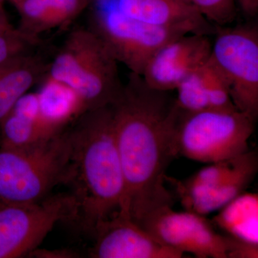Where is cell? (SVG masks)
Instances as JSON below:
<instances>
[{
  "label": "cell",
  "mask_w": 258,
  "mask_h": 258,
  "mask_svg": "<svg viewBox=\"0 0 258 258\" xmlns=\"http://www.w3.org/2000/svg\"><path fill=\"white\" fill-rule=\"evenodd\" d=\"M93 258H181L182 252L161 243L130 217L116 212L96 230Z\"/></svg>",
  "instance_id": "obj_11"
},
{
  "label": "cell",
  "mask_w": 258,
  "mask_h": 258,
  "mask_svg": "<svg viewBox=\"0 0 258 258\" xmlns=\"http://www.w3.org/2000/svg\"><path fill=\"white\" fill-rule=\"evenodd\" d=\"M93 0H23L17 7L18 29L28 36L40 39L45 32L63 28L87 9Z\"/></svg>",
  "instance_id": "obj_17"
},
{
  "label": "cell",
  "mask_w": 258,
  "mask_h": 258,
  "mask_svg": "<svg viewBox=\"0 0 258 258\" xmlns=\"http://www.w3.org/2000/svg\"><path fill=\"white\" fill-rule=\"evenodd\" d=\"M29 257L40 258H75L79 254L71 249H35L29 254Z\"/></svg>",
  "instance_id": "obj_23"
},
{
  "label": "cell",
  "mask_w": 258,
  "mask_h": 258,
  "mask_svg": "<svg viewBox=\"0 0 258 258\" xmlns=\"http://www.w3.org/2000/svg\"><path fill=\"white\" fill-rule=\"evenodd\" d=\"M210 37L186 34L168 42L148 62L142 75L144 81L159 91H175L180 83L210 60Z\"/></svg>",
  "instance_id": "obj_10"
},
{
  "label": "cell",
  "mask_w": 258,
  "mask_h": 258,
  "mask_svg": "<svg viewBox=\"0 0 258 258\" xmlns=\"http://www.w3.org/2000/svg\"><path fill=\"white\" fill-rule=\"evenodd\" d=\"M118 64L96 32L77 27L50 61L47 76L74 89L90 111L111 105L119 95Z\"/></svg>",
  "instance_id": "obj_3"
},
{
  "label": "cell",
  "mask_w": 258,
  "mask_h": 258,
  "mask_svg": "<svg viewBox=\"0 0 258 258\" xmlns=\"http://www.w3.org/2000/svg\"><path fill=\"white\" fill-rule=\"evenodd\" d=\"M15 28L10 22L4 6H0V32Z\"/></svg>",
  "instance_id": "obj_25"
},
{
  "label": "cell",
  "mask_w": 258,
  "mask_h": 258,
  "mask_svg": "<svg viewBox=\"0 0 258 258\" xmlns=\"http://www.w3.org/2000/svg\"><path fill=\"white\" fill-rule=\"evenodd\" d=\"M49 64L41 52L35 50L0 63V123L18 100L45 79Z\"/></svg>",
  "instance_id": "obj_16"
},
{
  "label": "cell",
  "mask_w": 258,
  "mask_h": 258,
  "mask_svg": "<svg viewBox=\"0 0 258 258\" xmlns=\"http://www.w3.org/2000/svg\"><path fill=\"white\" fill-rule=\"evenodd\" d=\"M211 58L225 76L237 110L258 116V28L251 23L222 27L215 34Z\"/></svg>",
  "instance_id": "obj_9"
},
{
  "label": "cell",
  "mask_w": 258,
  "mask_h": 258,
  "mask_svg": "<svg viewBox=\"0 0 258 258\" xmlns=\"http://www.w3.org/2000/svg\"><path fill=\"white\" fill-rule=\"evenodd\" d=\"M217 27H227L237 16L235 0H184Z\"/></svg>",
  "instance_id": "obj_20"
},
{
  "label": "cell",
  "mask_w": 258,
  "mask_h": 258,
  "mask_svg": "<svg viewBox=\"0 0 258 258\" xmlns=\"http://www.w3.org/2000/svg\"><path fill=\"white\" fill-rule=\"evenodd\" d=\"M70 145L66 130L23 149L0 147V206L37 203L64 184Z\"/></svg>",
  "instance_id": "obj_4"
},
{
  "label": "cell",
  "mask_w": 258,
  "mask_h": 258,
  "mask_svg": "<svg viewBox=\"0 0 258 258\" xmlns=\"http://www.w3.org/2000/svg\"><path fill=\"white\" fill-rule=\"evenodd\" d=\"M66 132L70 153L64 184L77 203L78 220L94 233L121 210L125 197L111 105L85 112Z\"/></svg>",
  "instance_id": "obj_2"
},
{
  "label": "cell",
  "mask_w": 258,
  "mask_h": 258,
  "mask_svg": "<svg viewBox=\"0 0 258 258\" xmlns=\"http://www.w3.org/2000/svg\"><path fill=\"white\" fill-rule=\"evenodd\" d=\"M236 8L244 18L251 20L257 18L258 15V0H235Z\"/></svg>",
  "instance_id": "obj_24"
},
{
  "label": "cell",
  "mask_w": 258,
  "mask_h": 258,
  "mask_svg": "<svg viewBox=\"0 0 258 258\" xmlns=\"http://www.w3.org/2000/svg\"><path fill=\"white\" fill-rule=\"evenodd\" d=\"M111 106L125 181L119 212L139 223L151 212L173 205L165 176L179 157L175 139L181 110L171 92L150 87L133 73Z\"/></svg>",
  "instance_id": "obj_1"
},
{
  "label": "cell",
  "mask_w": 258,
  "mask_h": 258,
  "mask_svg": "<svg viewBox=\"0 0 258 258\" xmlns=\"http://www.w3.org/2000/svg\"><path fill=\"white\" fill-rule=\"evenodd\" d=\"M5 0H0V6H4Z\"/></svg>",
  "instance_id": "obj_27"
},
{
  "label": "cell",
  "mask_w": 258,
  "mask_h": 258,
  "mask_svg": "<svg viewBox=\"0 0 258 258\" xmlns=\"http://www.w3.org/2000/svg\"><path fill=\"white\" fill-rule=\"evenodd\" d=\"M42 44L41 39L34 38L13 28L0 32V63L35 50Z\"/></svg>",
  "instance_id": "obj_21"
},
{
  "label": "cell",
  "mask_w": 258,
  "mask_h": 258,
  "mask_svg": "<svg viewBox=\"0 0 258 258\" xmlns=\"http://www.w3.org/2000/svg\"><path fill=\"white\" fill-rule=\"evenodd\" d=\"M256 120L237 109L181 111L176 133L178 156L212 164L249 151Z\"/></svg>",
  "instance_id": "obj_5"
},
{
  "label": "cell",
  "mask_w": 258,
  "mask_h": 258,
  "mask_svg": "<svg viewBox=\"0 0 258 258\" xmlns=\"http://www.w3.org/2000/svg\"></svg>",
  "instance_id": "obj_28"
},
{
  "label": "cell",
  "mask_w": 258,
  "mask_h": 258,
  "mask_svg": "<svg viewBox=\"0 0 258 258\" xmlns=\"http://www.w3.org/2000/svg\"><path fill=\"white\" fill-rule=\"evenodd\" d=\"M57 135L42 121L36 93L28 92L21 97L0 123L1 147L23 149Z\"/></svg>",
  "instance_id": "obj_15"
},
{
  "label": "cell",
  "mask_w": 258,
  "mask_h": 258,
  "mask_svg": "<svg viewBox=\"0 0 258 258\" xmlns=\"http://www.w3.org/2000/svg\"><path fill=\"white\" fill-rule=\"evenodd\" d=\"M8 1H9L12 5H14L15 8H16L23 0H8Z\"/></svg>",
  "instance_id": "obj_26"
},
{
  "label": "cell",
  "mask_w": 258,
  "mask_h": 258,
  "mask_svg": "<svg viewBox=\"0 0 258 258\" xmlns=\"http://www.w3.org/2000/svg\"><path fill=\"white\" fill-rule=\"evenodd\" d=\"M238 157L212 163L199 170L189 179L180 181L186 187H210L220 182L232 172Z\"/></svg>",
  "instance_id": "obj_22"
},
{
  "label": "cell",
  "mask_w": 258,
  "mask_h": 258,
  "mask_svg": "<svg viewBox=\"0 0 258 258\" xmlns=\"http://www.w3.org/2000/svg\"><path fill=\"white\" fill-rule=\"evenodd\" d=\"M175 91L176 105L184 113L237 109L228 83L211 57L180 83Z\"/></svg>",
  "instance_id": "obj_14"
},
{
  "label": "cell",
  "mask_w": 258,
  "mask_h": 258,
  "mask_svg": "<svg viewBox=\"0 0 258 258\" xmlns=\"http://www.w3.org/2000/svg\"><path fill=\"white\" fill-rule=\"evenodd\" d=\"M257 153L247 151L237 157L235 168L229 175L210 187H186L181 181L166 175V182L175 189L186 211L205 215L219 211L243 193L257 174Z\"/></svg>",
  "instance_id": "obj_12"
},
{
  "label": "cell",
  "mask_w": 258,
  "mask_h": 258,
  "mask_svg": "<svg viewBox=\"0 0 258 258\" xmlns=\"http://www.w3.org/2000/svg\"><path fill=\"white\" fill-rule=\"evenodd\" d=\"M112 1L123 14L154 26L209 36H214L220 28L208 21L184 0Z\"/></svg>",
  "instance_id": "obj_13"
},
{
  "label": "cell",
  "mask_w": 258,
  "mask_h": 258,
  "mask_svg": "<svg viewBox=\"0 0 258 258\" xmlns=\"http://www.w3.org/2000/svg\"><path fill=\"white\" fill-rule=\"evenodd\" d=\"M214 222L229 236L258 245V195L244 192L219 210Z\"/></svg>",
  "instance_id": "obj_19"
},
{
  "label": "cell",
  "mask_w": 258,
  "mask_h": 258,
  "mask_svg": "<svg viewBox=\"0 0 258 258\" xmlns=\"http://www.w3.org/2000/svg\"><path fill=\"white\" fill-rule=\"evenodd\" d=\"M89 27L106 44L118 63L141 75L161 47L184 32L142 23L126 16L112 0H93Z\"/></svg>",
  "instance_id": "obj_6"
},
{
  "label": "cell",
  "mask_w": 258,
  "mask_h": 258,
  "mask_svg": "<svg viewBox=\"0 0 258 258\" xmlns=\"http://www.w3.org/2000/svg\"><path fill=\"white\" fill-rule=\"evenodd\" d=\"M138 225L161 243L198 258H249L251 244L217 233L203 215L164 206L148 214Z\"/></svg>",
  "instance_id": "obj_7"
},
{
  "label": "cell",
  "mask_w": 258,
  "mask_h": 258,
  "mask_svg": "<svg viewBox=\"0 0 258 258\" xmlns=\"http://www.w3.org/2000/svg\"><path fill=\"white\" fill-rule=\"evenodd\" d=\"M78 220V205L71 193L37 203L0 206V258L26 257L37 248L56 225Z\"/></svg>",
  "instance_id": "obj_8"
},
{
  "label": "cell",
  "mask_w": 258,
  "mask_h": 258,
  "mask_svg": "<svg viewBox=\"0 0 258 258\" xmlns=\"http://www.w3.org/2000/svg\"><path fill=\"white\" fill-rule=\"evenodd\" d=\"M37 96L42 121L53 133L59 134L87 111L74 89L46 76Z\"/></svg>",
  "instance_id": "obj_18"
}]
</instances>
